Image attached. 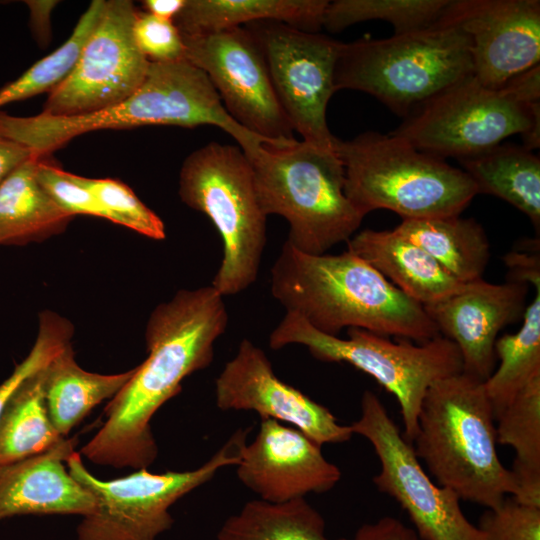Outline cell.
<instances>
[{"mask_svg": "<svg viewBox=\"0 0 540 540\" xmlns=\"http://www.w3.org/2000/svg\"><path fill=\"white\" fill-rule=\"evenodd\" d=\"M228 320L223 296L211 285L180 290L159 304L146 326L147 358L111 398L107 420L80 453L98 465L148 468L158 455L153 415L181 392L186 377L212 363Z\"/></svg>", "mask_w": 540, "mask_h": 540, "instance_id": "obj_1", "label": "cell"}, {"mask_svg": "<svg viewBox=\"0 0 540 540\" xmlns=\"http://www.w3.org/2000/svg\"><path fill=\"white\" fill-rule=\"evenodd\" d=\"M273 297L314 329L361 328L424 343L440 336L424 307L350 251L311 255L287 240L271 269Z\"/></svg>", "mask_w": 540, "mask_h": 540, "instance_id": "obj_2", "label": "cell"}, {"mask_svg": "<svg viewBox=\"0 0 540 540\" xmlns=\"http://www.w3.org/2000/svg\"><path fill=\"white\" fill-rule=\"evenodd\" d=\"M494 421L484 381L460 372L428 388L411 442L438 485L487 509L516 493L497 453Z\"/></svg>", "mask_w": 540, "mask_h": 540, "instance_id": "obj_3", "label": "cell"}, {"mask_svg": "<svg viewBox=\"0 0 540 540\" xmlns=\"http://www.w3.org/2000/svg\"><path fill=\"white\" fill-rule=\"evenodd\" d=\"M247 158L263 212L288 221L287 241L297 250L325 254L360 227L365 216L345 195V170L336 150L294 139L262 143Z\"/></svg>", "mask_w": 540, "mask_h": 540, "instance_id": "obj_4", "label": "cell"}, {"mask_svg": "<svg viewBox=\"0 0 540 540\" xmlns=\"http://www.w3.org/2000/svg\"><path fill=\"white\" fill-rule=\"evenodd\" d=\"M344 192L362 215L387 209L402 219L458 216L478 194L470 176L406 139L367 131L338 139Z\"/></svg>", "mask_w": 540, "mask_h": 540, "instance_id": "obj_5", "label": "cell"}, {"mask_svg": "<svg viewBox=\"0 0 540 540\" xmlns=\"http://www.w3.org/2000/svg\"><path fill=\"white\" fill-rule=\"evenodd\" d=\"M472 74L469 37L457 25L439 19L423 29L385 39L342 43L334 85L336 91L370 94L405 118Z\"/></svg>", "mask_w": 540, "mask_h": 540, "instance_id": "obj_6", "label": "cell"}, {"mask_svg": "<svg viewBox=\"0 0 540 540\" xmlns=\"http://www.w3.org/2000/svg\"><path fill=\"white\" fill-rule=\"evenodd\" d=\"M179 196L205 214L220 234L223 257L211 286L236 295L257 279L266 245V219L251 163L240 147L210 142L184 160Z\"/></svg>", "mask_w": 540, "mask_h": 540, "instance_id": "obj_7", "label": "cell"}, {"mask_svg": "<svg viewBox=\"0 0 540 540\" xmlns=\"http://www.w3.org/2000/svg\"><path fill=\"white\" fill-rule=\"evenodd\" d=\"M361 328H348L347 338L326 335L301 316L286 312L269 336V347L279 350L303 345L317 360L343 362L373 377L394 395L402 416L404 438L412 442L423 398L437 380L462 372V358L451 340L438 336L414 344Z\"/></svg>", "mask_w": 540, "mask_h": 540, "instance_id": "obj_8", "label": "cell"}, {"mask_svg": "<svg viewBox=\"0 0 540 540\" xmlns=\"http://www.w3.org/2000/svg\"><path fill=\"white\" fill-rule=\"evenodd\" d=\"M391 133L440 158H466L515 134L532 150L540 144V104L520 101L506 85L490 89L472 74L419 105Z\"/></svg>", "mask_w": 540, "mask_h": 540, "instance_id": "obj_9", "label": "cell"}, {"mask_svg": "<svg viewBox=\"0 0 540 540\" xmlns=\"http://www.w3.org/2000/svg\"><path fill=\"white\" fill-rule=\"evenodd\" d=\"M248 432H235L194 470L155 474L142 468L108 481L92 475L74 451L65 462L68 471L96 500L95 510L77 527L78 540H156L171 528L174 520L169 508L176 501L210 481L220 469L236 466Z\"/></svg>", "mask_w": 540, "mask_h": 540, "instance_id": "obj_10", "label": "cell"}, {"mask_svg": "<svg viewBox=\"0 0 540 540\" xmlns=\"http://www.w3.org/2000/svg\"><path fill=\"white\" fill-rule=\"evenodd\" d=\"M350 427L379 459L376 488L401 506L421 540H487L464 515L458 496L432 481L375 393L364 391L360 417Z\"/></svg>", "mask_w": 540, "mask_h": 540, "instance_id": "obj_11", "label": "cell"}, {"mask_svg": "<svg viewBox=\"0 0 540 540\" xmlns=\"http://www.w3.org/2000/svg\"><path fill=\"white\" fill-rule=\"evenodd\" d=\"M261 45L279 103L303 138L318 148L336 150L326 110L336 92L334 72L342 42L277 21L246 26Z\"/></svg>", "mask_w": 540, "mask_h": 540, "instance_id": "obj_12", "label": "cell"}, {"mask_svg": "<svg viewBox=\"0 0 540 540\" xmlns=\"http://www.w3.org/2000/svg\"><path fill=\"white\" fill-rule=\"evenodd\" d=\"M194 111L187 75L179 62H150L140 88L104 110L72 117L12 116L0 110V136L49 156L74 137L102 129L150 125L185 127Z\"/></svg>", "mask_w": 540, "mask_h": 540, "instance_id": "obj_13", "label": "cell"}, {"mask_svg": "<svg viewBox=\"0 0 540 540\" xmlns=\"http://www.w3.org/2000/svg\"><path fill=\"white\" fill-rule=\"evenodd\" d=\"M137 13L129 0L106 1L73 70L49 92L42 114L72 117L98 112L140 88L150 62L134 40Z\"/></svg>", "mask_w": 540, "mask_h": 540, "instance_id": "obj_14", "label": "cell"}, {"mask_svg": "<svg viewBox=\"0 0 540 540\" xmlns=\"http://www.w3.org/2000/svg\"><path fill=\"white\" fill-rule=\"evenodd\" d=\"M182 37L185 60L208 76L235 121L272 143L295 139L263 49L247 27Z\"/></svg>", "mask_w": 540, "mask_h": 540, "instance_id": "obj_15", "label": "cell"}, {"mask_svg": "<svg viewBox=\"0 0 540 540\" xmlns=\"http://www.w3.org/2000/svg\"><path fill=\"white\" fill-rule=\"evenodd\" d=\"M215 401L223 411H254L261 419L295 427L320 446L354 435L327 407L280 380L266 353L247 338L216 378Z\"/></svg>", "mask_w": 540, "mask_h": 540, "instance_id": "obj_16", "label": "cell"}, {"mask_svg": "<svg viewBox=\"0 0 540 540\" xmlns=\"http://www.w3.org/2000/svg\"><path fill=\"white\" fill-rule=\"evenodd\" d=\"M440 19L467 34L473 76L490 89L539 65V0H451Z\"/></svg>", "mask_w": 540, "mask_h": 540, "instance_id": "obj_17", "label": "cell"}, {"mask_svg": "<svg viewBox=\"0 0 540 540\" xmlns=\"http://www.w3.org/2000/svg\"><path fill=\"white\" fill-rule=\"evenodd\" d=\"M321 447L295 427L261 419L253 441L240 447L237 477L269 503L327 492L339 482L341 471L324 457Z\"/></svg>", "mask_w": 540, "mask_h": 540, "instance_id": "obj_18", "label": "cell"}, {"mask_svg": "<svg viewBox=\"0 0 540 540\" xmlns=\"http://www.w3.org/2000/svg\"><path fill=\"white\" fill-rule=\"evenodd\" d=\"M527 293L524 283L493 284L481 278L424 309L439 334L458 347L462 372L485 382L495 369L497 335L523 316Z\"/></svg>", "mask_w": 540, "mask_h": 540, "instance_id": "obj_19", "label": "cell"}, {"mask_svg": "<svg viewBox=\"0 0 540 540\" xmlns=\"http://www.w3.org/2000/svg\"><path fill=\"white\" fill-rule=\"evenodd\" d=\"M76 444V437L64 438L43 453L0 465V521L29 514L84 517L95 510V497L64 466Z\"/></svg>", "mask_w": 540, "mask_h": 540, "instance_id": "obj_20", "label": "cell"}, {"mask_svg": "<svg viewBox=\"0 0 540 540\" xmlns=\"http://www.w3.org/2000/svg\"><path fill=\"white\" fill-rule=\"evenodd\" d=\"M347 250L365 260L423 307L458 293L466 285L394 229L362 230L347 241Z\"/></svg>", "mask_w": 540, "mask_h": 540, "instance_id": "obj_21", "label": "cell"}, {"mask_svg": "<svg viewBox=\"0 0 540 540\" xmlns=\"http://www.w3.org/2000/svg\"><path fill=\"white\" fill-rule=\"evenodd\" d=\"M327 0H186L173 21L181 35L214 33L258 21H277L318 33Z\"/></svg>", "mask_w": 540, "mask_h": 540, "instance_id": "obj_22", "label": "cell"}, {"mask_svg": "<svg viewBox=\"0 0 540 540\" xmlns=\"http://www.w3.org/2000/svg\"><path fill=\"white\" fill-rule=\"evenodd\" d=\"M33 154L0 185V245L25 244L60 233L73 218L44 190Z\"/></svg>", "mask_w": 540, "mask_h": 540, "instance_id": "obj_23", "label": "cell"}, {"mask_svg": "<svg viewBox=\"0 0 540 540\" xmlns=\"http://www.w3.org/2000/svg\"><path fill=\"white\" fill-rule=\"evenodd\" d=\"M462 283L482 278L490 260L488 237L476 220L458 216L402 219L393 228Z\"/></svg>", "mask_w": 540, "mask_h": 540, "instance_id": "obj_24", "label": "cell"}, {"mask_svg": "<svg viewBox=\"0 0 540 540\" xmlns=\"http://www.w3.org/2000/svg\"><path fill=\"white\" fill-rule=\"evenodd\" d=\"M478 194L494 195L524 213L539 232L540 158L524 146L499 144L458 160Z\"/></svg>", "mask_w": 540, "mask_h": 540, "instance_id": "obj_25", "label": "cell"}, {"mask_svg": "<svg viewBox=\"0 0 540 540\" xmlns=\"http://www.w3.org/2000/svg\"><path fill=\"white\" fill-rule=\"evenodd\" d=\"M134 373L103 375L82 369L71 344L44 368V393L49 417L65 437L102 401L114 397Z\"/></svg>", "mask_w": 540, "mask_h": 540, "instance_id": "obj_26", "label": "cell"}, {"mask_svg": "<svg viewBox=\"0 0 540 540\" xmlns=\"http://www.w3.org/2000/svg\"><path fill=\"white\" fill-rule=\"evenodd\" d=\"M496 420L497 443L515 451L513 497L540 507V375L520 390Z\"/></svg>", "mask_w": 540, "mask_h": 540, "instance_id": "obj_27", "label": "cell"}, {"mask_svg": "<svg viewBox=\"0 0 540 540\" xmlns=\"http://www.w3.org/2000/svg\"><path fill=\"white\" fill-rule=\"evenodd\" d=\"M63 439L48 414L43 368L16 388L0 414V465L43 453Z\"/></svg>", "mask_w": 540, "mask_h": 540, "instance_id": "obj_28", "label": "cell"}, {"mask_svg": "<svg viewBox=\"0 0 540 540\" xmlns=\"http://www.w3.org/2000/svg\"><path fill=\"white\" fill-rule=\"evenodd\" d=\"M216 540H350L330 539L322 515L305 498L285 503L251 500L227 518Z\"/></svg>", "mask_w": 540, "mask_h": 540, "instance_id": "obj_29", "label": "cell"}, {"mask_svg": "<svg viewBox=\"0 0 540 540\" xmlns=\"http://www.w3.org/2000/svg\"><path fill=\"white\" fill-rule=\"evenodd\" d=\"M534 289V297L523 313L521 328L495 342V356L500 363L484 382L495 420L520 390L540 375V285Z\"/></svg>", "mask_w": 540, "mask_h": 540, "instance_id": "obj_30", "label": "cell"}, {"mask_svg": "<svg viewBox=\"0 0 540 540\" xmlns=\"http://www.w3.org/2000/svg\"><path fill=\"white\" fill-rule=\"evenodd\" d=\"M451 0H335L329 1L323 26L335 33L364 21L383 20L394 34H404L436 23Z\"/></svg>", "mask_w": 540, "mask_h": 540, "instance_id": "obj_31", "label": "cell"}, {"mask_svg": "<svg viewBox=\"0 0 540 540\" xmlns=\"http://www.w3.org/2000/svg\"><path fill=\"white\" fill-rule=\"evenodd\" d=\"M106 1L94 0L79 18L69 38L35 62L21 76L0 89V107L43 92H50L73 70L89 35L97 25Z\"/></svg>", "mask_w": 540, "mask_h": 540, "instance_id": "obj_32", "label": "cell"}, {"mask_svg": "<svg viewBox=\"0 0 540 540\" xmlns=\"http://www.w3.org/2000/svg\"><path fill=\"white\" fill-rule=\"evenodd\" d=\"M74 178L93 193L109 221L154 240L165 239L162 219L148 208L129 186L111 178H88L75 174Z\"/></svg>", "mask_w": 540, "mask_h": 540, "instance_id": "obj_33", "label": "cell"}, {"mask_svg": "<svg viewBox=\"0 0 540 540\" xmlns=\"http://www.w3.org/2000/svg\"><path fill=\"white\" fill-rule=\"evenodd\" d=\"M73 326L65 318L51 311L39 317V330L35 343L25 359L16 365L11 375L0 384V414L16 388L28 377L45 368L67 345Z\"/></svg>", "mask_w": 540, "mask_h": 540, "instance_id": "obj_34", "label": "cell"}, {"mask_svg": "<svg viewBox=\"0 0 540 540\" xmlns=\"http://www.w3.org/2000/svg\"><path fill=\"white\" fill-rule=\"evenodd\" d=\"M477 527L487 540H540V507L508 496L498 506L488 508Z\"/></svg>", "mask_w": 540, "mask_h": 540, "instance_id": "obj_35", "label": "cell"}, {"mask_svg": "<svg viewBox=\"0 0 540 540\" xmlns=\"http://www.w3.org/2000/svg\"><path fill=\"white\" fill-rule=\"evenodd\" d=\"M36 176L49 196L70 215H90L108 220L105 210L93 193L78 183L74 174L52 163L48 156L38 160Z\"/></svg>", "mask_w": 540, "mask_h": 540, "instance_id": "obj_36", "label": "cell"}, {"mask_svg": "<svg viewBox=\"0 0 540 540\" xmlns=\"http://www.w3.org/2000/svg\"><path fill=\"white\" fill-rule=\"evenodd\" d=\"M133 35L149 62L167 63L185 59L183 37L173 21L138 11Z\"/></svg>", "mask_w": 540, "mask_h": 540, "instance_id": "obj_37", "label": "cell"}, {"mask_svg": "<svg viewBox=\"0 0 540 540\" xmlns=\"http://www.w3.org/2000/svg\"><path fill=\"white\" fill-rule=\"evenodd\" d=\"M508 268V280L532 285H540L539 241L524 251H511L503 257Z\"/></svg>", "mask_w": 540, "mask_h": 540, "instance_id": "obj_38", "label": "cell"}, {"mask_svg": "<svg viewBox=\"0 0 540 540\" xmlns=\"http://www.w3.org/2000/svg\"><path fill=\"white\" fill-rule=\"evenodd\" d=\"M350 540H421L415 530L397 518L385 516L362 525Z\"/></svg>", "mask_w": 540, "mask_h": 540, "instance_id": "obj_39", "label": "cell"}, {"mask_svg": "<svg viewBox=\"0 0 540 540\" xmlns=\"http://www.w3.org/2000/svg\"><path fill=\"white\" fill-rule=\"evenodd\" d=\"M24 3L29 9L32 33L38 44L46 47L51 39V15L58 1L28 0Z\"/></svg>", "mask_w": 540, "mask_h": 540, "instance_id": "obj_40", "label": "cell"}, {"mask_svg": "<svg viewBox=\"0 0 540 540\" xmlns=\"http://www.w3.org/2000/svg\"><path fill=\"white\" fill-rule=\"evenodd\" d=\"M33 154L34 152L26 146L0 136V185Z\"/></svg>", "mask_w": 540, "mask_h": 540, "instance_id": "obj_41", "label": "cell"}, {"mask_svg": "<svg viewBox=\"0 0 540 540\" xmlns=\"http://www.w3.org/2000/svg\"><path fill=\"white\" fill-rule=\"evenodd\" d=\"M145 12L158 18L174 21L185 6L186 0H145Z\"/></svg>", "mask_w": 540, "mask_h": 540, "instance_id": "obj_42", "label": "cell"}]
</instances>
